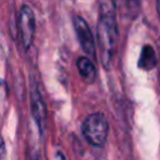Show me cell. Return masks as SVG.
I'll list each match as a JSON object with an SVG mask.
<instances>
[{"label":"cell","mask_w":160,"mask_h":160,"mask_svg":"<svg viewBox=\"0 0 160 160\" xmlns=\"http://www.w3.org/2000/svg\"><path fill=\"white\" fill-rule=\"evenodd\" d=\"M121 1H126V6L129 9H130V6H132V0H111V4H112L114 8H116V6H119V4Z\"/></svg>","instance_id":"ba28073f"},{"label":"cell","mask_w":160,"mask_h":160,"mask_svg":"<svg viewBox=\"0 0 160 160\" xmlns=\"http://www.w3.org/2000/svg\"><path fill=\"white\" fill-rule=\"evenodd\" d=\"M82 135L94 146H102L108 139L109 125L105 116L100 112L89 115L82 122Z\"/></svg>","instance_id":"7a4b0ae2"},{"label":"cell","mask_w":160,"mask_h":160,"mask_svg":"<svg viewBox=\"0 0 160 160\" xmlns=\"http://www.w3.org/2000/svg\"><path fill=\"white\" fill-rule=\"evenodd\" d=\"M18 30L22 46L25 49H29L32 45L35 34V16L32 10L28 5H22L20 8L18 15Z\"/></svg>","instance_id":"3957f363"},{"label":"cell","mask_w":160,"mask_h":160,"mask_svg":"<svg viewBox=\"0 0 160 160\" xmlns=\"http://www.w3.org/2000/svg\"><path fill=\"white\" fill-rule=\"evenodd\" d=\"M139 68L142 70H151L156 65V54L150 45H144L138 62Z\"/></svg>","instance_id":"8992f818"},{"label":"cell","mask_w":160,"mask_h":160,"mask_svg":"<svg viewBox=\"0 0 160 160\" xmlns=\"http://www.w3.org/2000/svg\"><path fill=\"white\" fill-rule=\"evenodd\" d=\"M78 69H79V72L80 75L89 82H92L96 78V68L94 65V62L86 58V56H82V58H79L78 59Z\"/></svg>","instance_id":"52a82bcc"},{"label":"cell","mask_w":160,"mask_h":160,"mask_svg":"<svg viewBox=\"0 0 160 160\" xmlns=\"http://www.w3.org/2000/svg\"><path fill=\"white\" fill-rule=\"evenodd\" d=\"M118 40V22L114 6H101L98 21V41L100 58L105 68H109Z\"/></svg>","instance_id":"6da1fadb"},{"label":"cell","mask_w":160,"mask_h":160,"mask_svg":"<svg viewBox=\"0 0 160 160\" xmlns=\"http://www.w3.org/2000/svg\"><path fill=\"white\" fill-rule=\"evenodd\" d=\"M30 109L34 121L40 132L44 131L46 124V106L39 88L34 84L30 90Z\"/></svg>","instance_id":"5b68a950"},{"label":"cell","mask_w":160,"mask_h":160,"mask_svg":"<svg viewBox=\"0 0 160 160\" xmlns=\"http://www.w3.org/2000/svg\"><path fill=\"white\" fill-rule=\"evenodd\" d=\"M156 10H158V14L160 18V0H156Z\"/></svg>","instance_id":"30bf717a"},{"label":"cell","mask_w":160,"mask_h":160,"mask_svg":"<svg viewBox=\"0 0 160 160\" xmlns=\"http://www.w3.org/2000/svg\"><path fill=\"white\" fill-rule=\"evenodd\" d=\"M29 160H39V155H38L36 152H31V155H30Z\"/></svg>","instance_id":"9c48e42d"},{"label":"cell","mask_w":160,"mask_h":160,"mask_svg":"<svg viewBox=\"0 0 160 160\" xmlns=\"http://www.w3.org/2000/svg\"><path fill=\"white\" fill-rule=\"evenodd\" d=\"M72 24H74V29L78 36V40L82 48V50L85 51V54L94 56L95 55V41L91 34V30L88 25V22L79 15H75L72 18Z\"/></svg>","instance_id":"277c9868"}]
</instances>
